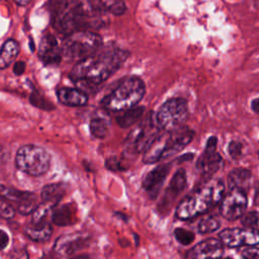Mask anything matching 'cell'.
<instances>
[{
	"instance_id": "484cf974",
	"label": "cell",
	"mask_w": 259,
	"mask_h": 259,
	"mask_svg": "<svg viewBox=\"0 0 259 259\" xmlns=\"http://www.w3.org/2000/svg\"><path fill=\"white\" fill-rule=\"evenodd\" d=\"M90 133L94 138L104 139L109 133V125L105 118L94 117L90 121Z\"/></svg>"
},
{
	"instance_id": "8fae6325",
	"label": "cell",
	"mask_w": 259,
	"mask_h": 259,
	"mask_svg": "<svg viewBox=\"0 0 259 259\" xmlns=\"http://www.w3.org/2000/svg\"><path fill=\"white\" fill-rule=\"evenodd\" d=\"M2 198L8 200L22 215L33 214L34 211L40 205L38 203V197L30 191H23L11 187L2 186Z\"/></svg>"
},
{
	"instance_id": "cb8c5ba5",
	"label": "cell",
	"mask_w": 259,
	"mask_h": 259,
	"mask_svg": "<svg viewBox=\"0 0 259 259\" xmlns=\"http://www.w3.org/2000/svg\"><path fill=\"white\" fill-rule=\"evenodd\" d=\"M20 54V45L14 40L10 39L6 41L3 46L2 54H0V68L3 70L12 65Z\"/></svg>"
},
{
	"instance_id": "5bb4252c",
	"label": "cell",
	"mask_w": 259,
	"mask_h": 259,
	"mask_svg": "<svg viewBox=\"0 0 259 259\" xmlns=\"http://www.w3.org/2000/svg\"><path fill=\"white\" fill-rule=\"evenodd\" d=\"M187 184L186 173L183 169H179L173 176L172 179L164 192L163 199L161 200V204L159 206L161 212L167 211L173 203L178 199V197L184 191Z\"/></svg>"
},
{
	"instance_id": "9a60e30c",
	"label": "cell",
	"mask_w": 259,
	"mask_h": 259,
	"mask_svg": "<svg viewBox=\"0 0 259 259\" xmlns=\"http://www.w3.org/2000/svg\"><path fill=\"white\" fill-rule=\"evenodd\" d=\"M39 57L46 65H58L63 59L62 45L54 36L46 35L40 44Z\"/></svg>"
},
{
	"instance_id": "836d02e7",
	"label": "cell",
	"mask_w": 259,
	"mask_h": 259,
	"mask_svg": "<svg viewBox=\"0 0 259 259\" xmlns=\"http://www.w3.org/2000/svg\"><path fill=\"white\" fill-rule=\"evenodd\" d=\"M105 165L111 171H117V170H123L124 169L120 160L117 159L116 157H111V158L107 159L106 162H105Z\"/></svg>"
},
{
	"instance_id": "52a82bcc",
	"label": "cell",
	"mask_w": 259,
	"mask_h": 259,
	"mask_svg": "<svg viewBox=\"0 0 259 259\" xmlns=\"http://www.w3.org/2000/svg\"><path fill=\"white\" fill-rule=\"evenodd\" d=\"M160 128L156 115L149 113L134 130L130 133L125 141V148L130 153L144 152L147 147L160 135Z\"/></svg>"
},
{
	"instance_id": "e0dca14e",
	"label": "cell",
	"mask_w": 259,
	"mask_h": 259,
	"mask_svg": "<svg viewBox=\"0 0 259 259\" xmlns=\"http://www.w3.org/2000/svg\"><path fill=\"white\" fill-rule=\"evenodd\" d=\"M86 243V237L82 234H70L60 237L54 246L55 252L61 256H71Z\"/></svg>"
},
{
	"instance_id": "d590c367",
	"label": "cell",
	"mask_w": 259,
	"mask_h": 259,
	"mask_svg": "<svg viewBox=\"0 0 259 259\" xmlns=\"http://www.w3.org/2000/svg\"><path fill=\"white\" fill-rule=\"evenodd\" d=\"M10 237L8 233L4 230H2V235H0V243H2V250H5L9 246Z\"/></svg>"
},
{
	"instance_id": "4fadbf2b",
	"label": "cell",
	"mask_w": 259,
	"mask_h": 259,
	"mask_svg": "<svg viewBox=\"0 0 259 259\" xmlns=\"http://www.w3.org/2000/svg\"><path fill=\"white\" fill-rule=\"evenodd\" d=\"M170 168L171 164L169 163L160 164L145 175L143 179V188L152 200L158 197Z\"/></svg>"
},
{
	"instance_id": "8992f818",
	"label": "cell",
	"mask_w": 259,
	"mask_h": 259,
	"mask_svg": "<svg viewBox=\"0 0 259 259\" xmlns=\"http://www.w3.org/2000/svg\"><path fill=\"white\" fill-rule=\"evenodd\" d=\"M51 155L37 145H24L16 155V166L31 176H41L50 167Z\"/></svg>"
},
{
	"instance_id": "30bf717a",
	"label": "cell",
	"mask_w": 259,
	"mask_h": 259,
	"mask_svg": "<svg viewBox=\"0 0 259 259\" xmlns=\"http://www.w3.org/2000/svg\"><path fill=\"white\" fill-rule=\"evenodd\" d=\"M224 245L230 248L255 246L259 244V232L252 228L225 229L219 234Z\"/></svg>"
},
{
	"instance_id": "6da1fadb",
	"label": "cell",
	"mask_w": 259,
	"mask_h": 259,
	"mask_svg": "<svg viewBox=\"0 0 259 259\" xmlns=\"http://www.w3.org/2000/svg\"><path fill=\"white\" fill-rule=\"evenodd\" d=\"M127 51L108 47L99 50L93 55L77 62L70 73V78L75 82L98 85L111 77L126 61Z\"/></svg>"
},
{
	"instance_id": "f546056e",
	"label": "cell",
	"mask_w": 259,
	"mask_h": 259,
	"mask_svg": "<svg viewBox=\"0 0 259 259\" xmlns=\"http://www.w3.org/2000/svg\"><path fill=\"white\" fill-rule=\"evenodd\" d=\"M17 210L15 207L5 198H2V203H0V216L3 219H13L16 216Z\"/></svg>"
},
{
	"instance_id": "3957f363",
	"label": "cell",
	"mask_w": 259,
	"mask_h": 259,
	"mask_svg": "<svg viewBox=\"0 0 259 259\" xmlns=\"http://www.w3.org/2000/svg\"><path fill=\"white\" fill-rule=\"evenodd\" d=\"M195 132L188 126H180L159 135L144 151L143 162L153 164L182 151L193 139Z\"/></svg>"
},
{
	"instance_id": "1f68e13d",
	"label": "cell",
	"mask_w": 259,
	"mask_h": 259,
	"mask_svg": "<svg viewBox=\"0 0 259 259\" xmlns=\"http://www.w3.org/2000/svg\"><path fill=\"white\" fill-rule=\"evenodd\" d=\"M228 153L234 159H239L243 154V145L238 141H232L228 145Z\"/></svg>"
},
{
	"instance_id": "8d00e7d4",
	"label": "cell",
	"mask_w": 259,
	"mask_h": 259,
	"mask_svg": "<svg viewBox=\"0 0 259 259\" xmlns=\"http://www.w3.org/2000/svg\"><path fill=\"white\" fill-rule=\"evenodd\" d=\"M251 108L252 110L257 113L259 115V97L257 98H254L252 101H251Z\"/></svg>"
},
{
	"instance_id": "277c9868",
	"label": "cell",
	"mask_w": 259,
	"mask_h": 259,
	"mask_svg": "<svg viewBox=\"0 0 259 259\" xmlns=\"http://www.w3.org/2000/svg\"><path fill=\"white\" fill-rule=\"evenodd\" d=\"M145 93L146 86L140 77H126L104 96L102 104L110 111L120 112L136 106L143 99Z\"/></svg>"
},
{
	"instance_id": "9c48e42d",
	"label": "cell",
	"mask_w": 259,
	"mask_h": 259,
	"mask_svg": "<svg viewBox=\"0 0 259 259\" xmlns=\"http://www.w3.org/2000/svg\"><path fill=\"white\" fill-rule=\"evenodd\" d=\"M247 206L246 191L241 188H232L220 203V214L223 218L234 221L244 215Z\"/></svg>"
},
{
	"instance_id": "ba28073f",
	"label": "cell",
	"mask_w": 259,
	"mask_h": 259,
	"mask_svg": "<svg viewBox=\"0 0 259 259\" xmlns=\"http://www.w3.org/2000/svg\"><path fill=\"white\" fill-rule=\"evenodd\" d=\"M188 105L183 98H172L164 102L156 113V119L160 128L170 132L183 125L188 118Z\"/></svg>"
},
{
	"instance_id": "d4e9b609",
	"label": "cell",
	"mask_w": 259,
	"mask_h": 259,
	"mask_svg": "<svg viewBox=\"0 0 259 259\" xmlns=\"http://www.w3.org/2000/svg\"><path fill=\"white\" fill-rule=\"evenodd\" d=\"M251 172L246 168H236L229 173L228 184L230 188H241L246 190L251 180Z\"/></svg>"
},
{
	"instance_id": "5b68a950",
	"label": "cell",
	"mask_w": 259,
	"mask_h": 259,
	"mask_svg": "<svg viewBox=\"0 0 259 259\" xmlns=\"http://www.w3.org/2000/svg\"><path fill=\"white\" fill-rule=\"evenodd\" d=\"M102 46V39L90 31H77L69 36L62 43L63 59L79 62L97 51Z\"/></svg>"
},
{
	"instance_id": "7402d4cb",
	"label": "cell",
	"mask_w": 259,
	"mask_h": 259,
	"mask_svg": "<svg viewBox=\"0 0 259 259\" xmlns=\"http://www.w3.org/2000/svg\"><path fill=\"white\" fill-rule=\"evenodd\" d=\"M121 113L116 116V122L119 126L123 128H127L130 126L134 125L137 123L143 116L145 112V107L144 106H134L128 109L120 111Z\"/></svg>"
},
{
	"instance_id": "ffe728a7",
	"label": "cell",
	"mask_w": 259,
	"mask_h": 259,
	"mask_svg": "<svg viewBox=\"0 0 259 259\" xmlns=\"http://www.w3.org/2000/svg\"><path fill=\"white\" fill-rule=\"evenodd\" d=\"M27 237L38 243H45L50 240L53 229L50 222L47 223H32L26 228Z\"/></svg>"
},
{
	"instance_id": "4316f807",
	"label": "cell",
	"mask_w": 259,
	"mask_h": 259,
	"mask_svg": "<svg viewBox=\"0 0 259 259\" xmlns=\"http://www.w3.org/2000/svg\"><path fill=\"white\" fill-rule=\"evenodd\" d=\"M220 226L221 222L216 216H207L200 221L198 230L202 234H209L217 231Z\"/></svg>"
},
{
	"instance_id": "83f0119b",
	"label": "cell",
	"mask_w": 259,
	"mask_h": 259,
	"mask_svg": "<svg viewBox=\"0 0 259 259\" xmlns=\"http://www.w3.org/2000/svg\"><path fill=\"white\" fill-rule=\"evenodd\" d=\"M68 8V0H49V9L52 13L53 19L64 14Z\"/></svg>"
},
{
	"instance_id": "f35d334b",
	"label": "cell",
	"mask_w": 259,
	"mask_h": 259,
	"mask_svg": "<svg viewBox=\"0 0 259 259\" xmlns=\"http://www.w3.org/2000/svg\"><path fill=\"white\" fill-rule=\"evenodd\" d=\"M193 158V154L192 153H188V154H186V155H183V156H181L180 157V159L179 160H191Z\"/></svg>"
},
{
	"instance_id": "d6a6232c",
	"label": "cell",
	"mask_w": 259,
	"mask_h": 259,
	"mask_svg": "<svg viewBox=\"0 0 259 259\" xmlns=\"http://www.w3.org/2000/svg\"><path fill=\"white\" fill-rule=\"evenodd\" d=\"M241 256L243 258L259 259V248L255 246H247V248L241 251Z\"/></svg>"
},
{
	"instance_id": "f1b7e54d",
	"label": "cell",
	"mask_w": 259,
	"mask_h": 259,
	"mask_svg": "<svg viewBox=\"0 0 259 259\" xmlns=\"http://www.w3.org/2000/svg\"><path fill=\"white\" fill-rule=\"evenodd\" d=\"M174 237L175 239L178 241V243H180L181 245H188L190 243L193 242L196 236L192 232L186 230V229H176L174 231Z\"/></svg>"
},
{
	"instance_id": "2e32d148",
	"label": "cell",
	"mask_w": 259,
	"mask_h": 259,
	"mask_svg": "<svg viewBox=\"0 0 259 259\" xmlns=\"http://www.w3.org/2000/svg\"><path fill=\"white\" fill-rule=\"evenodd\" d=\"M224 253V244L223 242L215 238H208L192 249L186 254L187 258H215L221 257Z\"/></svg>"
},
{
	"instance_id": "4dcf8cb0",
	"label": "cell",
	"mask_w": 259,
	"mask_h": 259,
	"mask_svg": "<svg viewBox=\"0 0 259 259\" xmlns=\"http://www.w3.org/2000/svg\"><path fill=\"white\" fill-rule=\"evenodd\" d=\"M241 223L246 228L254 229L259 223V213L256 211H251L245 214L241 220Z\"/></svg>"
},
{
	"instance_id": "e575fe53",
	"label": "cell",
	"mask_w": 259,
	"mask_h": 259,
	"mask_svg": "<svg viewBox=\"0 0 259 259\" xmlns=\"http://www.w3.org/2000/svg\"><path fill=\"white\" fill-rule=\"evenodd\" d=\"M26 70V63L23 61H19L14 66V73L16 75H22Z\"/></svg>"
},
{
	"instance_id": "7a4b0ae2",
	"label": "cell",
	"mask_w": 259,
	"mask_h": 259,
	"mask_svg": "<svg viewBox=\"0 0 259 259\" xmlns=\"http://www.w3.org/2000/svg\"><path fill=\"white\" fill-rule=\"evenodd\" d=\"M224 191L225 185L221 180L208 181L180 202L175 211V217L179 220H190L206 214L221 203Z\"/></svg>"
},
{
	"instance_id": "ac0fdd59",
	"label": "cell",
	"mask_w": 259,
	"mask_h": 259,
	"mask_svg": "<svg viewBox=\"0 0 259 259\" xmlns=\"http://www.w3.org/2000/svg\"><path fill=\"white\" fill-rule=\"evenodd\" d=\"M60 103L67 106H84L88 102V95L81 89L62 87L57 90Z\"/></svg>"
},
{
	"instance_id": "603a6c76",
	"label": "cell",
	"mask_w": 259,
	"mask_h": 259,
	"mask_svg": "<svg viewBox=\"0 0 259 259\" xmlns=\"http://www.w3.org/2000/svg\"><path fill=\"white\" fill-rule=\"evenodd\" d=\"M88 2L99 13H110L113 16H121L126 10L123 0H88Z\"/></svg>"
},
{
	"instance_id": "74e56055",
	"label": "cell",
	"mask_w": 259,
	"mask_h": 259,
	"mask_svg": "<svg viewBox=\"0 0 259 259\" xmlns=\"http://www.w3.org/2000/svg\"><path fill=\"white\" fill-rule=\"evenodd\" d=\"M14 2L21 7H26L31 3V0H14Z\"/></svg>"
},
{
	"instance_id": "d6986e66",
	"label": "cell",
	"mask_w": 259,
	"mask_h": 259,
	"mask_svg": "<svg viewBox=\"0 0 259 259\" xmlns=\"http://www.w3.org/2000/svg\"><path fill=\"white\" fill-rule=\"evenodd\" d=\"M76 208L73 204L63 205L55 208L52 212V221L55 225L64 227L68 225H72L76 222Z\"/></svg>"
},
{
	"instance_id": "7c38bea8",
	"label": "cell",
	"mask_w": 259,
	"mask_h": 259,
	"mask_svg": "<svg viewBox=\"0 0 259 259\" xmlns=\"http://www.w3.org/2000/svg\"><path fill=\"white\" fill-rule=\"evenodd\" d=\"M218 139L216 137L209 138L203 155L197 162V169L207 177H212L224 165L223 158L216 152Z\"/></svg>"
},
{
	"instance_id": "44dd1931",
	"label": "cell",
	"mask_w": 259,
	"mask_h": 259,
	"mask_svg": "<svg viewBox=\"0 0 259 259\" xmlns=\"http://www.w3.org/2000/svg\"><path fill=\"white\" fill-rule=\"evenodd\" d=\"M67 186L64 183H51L43 187L41 191V199L43 203L56 207L64 198Z\"/></svg>"
}]
</instances>
